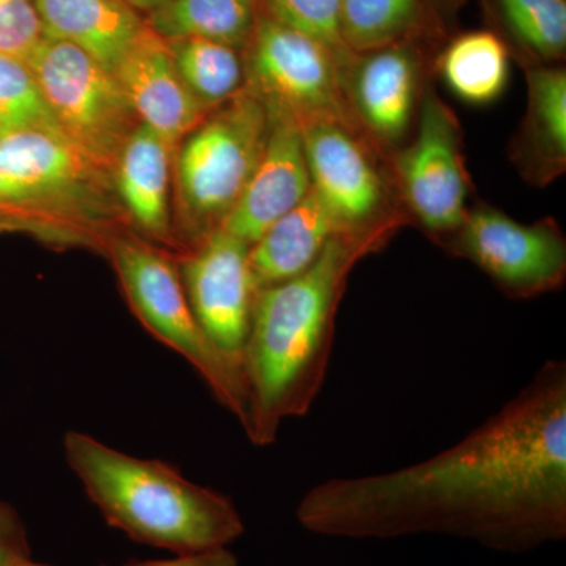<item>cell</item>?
<instances>
[{
	"label": "cell",
	"mask_w": 566,
	"mask_h": 566,
	"mask_svg": "<svg viewBox=\"0 0 566 566\" xmlns=\"http://www.w3.org/2000/svg\"><path fill=\"white\" fill-rule=\"evenodd\" d=\"M243 62L245 91L270 117L286 118L300 128L312 122H337L360 134L344 91L349 63L338 61L324 44L260 11Z\"/></svg>",
	"instance_id": "7"
},
{
	"label": "cell",
	"mask_w": 566,
	"mask_h": 566,
	"mask_svg": "<svg viewBox=\"0 0 566 566\" xmlns=\"http://www.w3.org/2000/svg\"><path fill=\"white\" fill-rule=\"evenodd\" d=\"M340 31L352 54L405 40L446 39L424 0H340Z\"/></svg>",
	"instance_id": "21"
},
{
	"label": "cell",
	"mask_w": 566,
	"mask_h": 566,
	"mask_svg": "<svg viewBox=\"0 0 566 566\" xmlns=\"http://www.w3.org/2000/svg\"><path fill=\"white\" fill-rule=\"evenodd\" d=\"M428 11L433 18L436 28L444 35L455 25L458 14L465 3V0H424Z\"/></svg>",
	"instance_id": "30"
},
{
	"label": "cell",
	"mask_w": 566,
	"mask_h": 566,
	"mask_svg": "<svg viewBox=\"0 0 566 566\" xmlns=\"http://www.w3.org/2000/svg\"><path fill=\"white\" fill-rule=\"evenodd\" d=\"M126 2L134 10L139 11V13L148 14L150 11L158 9L159 6H163L164 2H167V0H126Z\"/></svg>",
	"instance_id": "31"
},
{
	"label": "cell",
	"mask_w": 566,
	"mask_h": 566,
	"mask_svg": "<svg viewBox=\"0 0 566 566\" xmlns=\"http://www.w3.org/2000/svg\"><path fill=\"white\" fill-rule=\"evenodd\" d=\"M122 216L111 170L61 134L0 137V233L102 249Z\"/></svg>",
	"instance_id": "4"
},
{
	"label": "cell",
	"mask_w": 566,
	"mask_h": 566,
	"mask_svg": "<svg viewBox=\"0 0 566 566\" xmlns=\"http://www.w3.org/2000/svg\"><path fill=\"white\" fill-rule=\"evenodd\" d=\"M63 453L106 523L139 545L189 556L230 547L244 535L232 499L166 461L129 455L74 430L63 438Z\"/></svg>",
	"instance_id": "3"
},
{
	"label": "cell",
	"mask_w": 566,
	"mask_h": 566,
	"mask_svg": "<svg viewBox=\"0 0 566 566\" xmlns=\"http://www.w3.org/2000/svg\"><path fill=\"white\" fill-rule=\"evenodd\" d=\"M177 266L197 323L212 346L243 376L241 365L259 294L251 245L218 229L182 251Z\"/></svg>",
	"instance_id": "12"
},
{
	"label": "cell",
	"mask_w": 566,
	"mask_h": 566,
	"mask_svg": "<svg viewBox=\"0 0 566 566\" xmlns=\"http://www.w3.org/2000/svg\"><path fill=\"white\" fill-rule=\"evenodd\" d=\"M259 9L274 21L324 44L345 65L352 62L354 54L342 40L340 0H259Z\"/></svg>",
	"instance_id": "26"
},
{
	"label": "cell",
	"mask_w": 566,
	"mask_h": 566,
	"mask_svg": "<svg viewBox=\"0 0 566 566\" xmlns=\"http://www.w3.org/2000/svg\"><path fill=\"white\" fill-rule=\"evenodd\" d=\"M526 77V115L510 144V159L524 180L546 188L566 169V71L534 66Z\"/></svg>",
	"instance_id": "17"
},
{
	"label": "cell",
	"mask_w": 566,
	"mask_h": 566,
	"mask_svg": "<svg viewBox=\"0 0 566 566\" xmlns=\"http://www.w3.org/2000/svg\"><path fill=\"white\" fill-rule=\"evenodd\" d=\"M59 133L109 169L139 125L114 73L65 41H41L29 59Z\"/></svg>",
	"instance_id": "8"
},
{
	"label": "cell",
	"mask_w": 566,
	"mask_h": 566,
	"mask_svg": "<svg viewBox=\"0 0 566 566\" xmlns=\"http://www.w3.org/2000/svg\"><path fill=\"white\" fill-rule=\"evenodd\" d=\"M167 46L182 84L208 111L244 91L243 52L196 36L167 40Z\"/></svg>",
	"instance_id": "24"
},
{
	"label": "cell",
	"mask_w": 566,
	"mask_h": 566,
	"mask_svg": "<svg viewBox=\"0 0 566 566\" xmlns=\"http://www.w3.org/2000/svg\"><path fill=\"white\" fill-rule=\"evenodd\" d=\"M398 230L337 234L304 273L256 294L241 365V427L253 446L274 444L286 420L311 412L329 368L335 319L349 275Z\"/></svg>",
	"instance_id": "2"
},
{
	"label": "cell",
	"mask_w": 566,
	"mask_h": 566,
	"mask_svg": "<svg viewBox=\"0 0 566 566\" xmlns=\"http://www.w3.org/2000/svg\"><path fill=\"white\" fill-rule=\"evenodd\" d=\"M43 40L35 0H0V54L29 62Z\"/></svg>",
	"instance_id": "27"
},
{
	"label": "cell",
	"mask_w": 566,
	"mask_h": 566,
	"mask_svg": "<svg viewBox=\"0 0 566 566\" xmlns=\"http://www.w3.org/2000/svg\"><path fill=\"white\" fill-rule=\"evenodd\" d=\"M268 134L266 109L244 88L175 147L174 234L182 251L221 229L259 166Z\"/></svg>",
	"instance_id": "5"
},
{
	"label": "cell",
	"mask_w": 566,
	"mask_h": 566,
	"mask_svg": "<svg viewBox=\"0 0 566 566\" xmlns=\"http://www.w3.org/2000/svg\"><path fill=\"white\" fill-rule=\"evenodd\" d=\"M174 151L158 133L139 123L112 167L126 219L153 244H175Z\"/></svg>",
	"instance_id": "16"
},
{
	"label": "cell",
	"mask_w": 566,
	"mask_h": 566,
	"mask_svg": "<svg viewBox=\"0 0 566 566\" xmlns=\"http://www.w3.org/2000/svg\"><path fill=\"white\" fill-rule=\"evenodd\" d=\"M510 54L490 29L460 33L436 57V70L458 98L471 104L493 103L505 91Z\"/></svg>",
	"instance_id": "23"
},
{
	"label": "cell",
	"mask_w": 566,
	"mask_h": 566,
	"mask_svg": "<svg viewBox=\"0 0 566 566\" xmlns=\"http://www.w3.org/2000/svg\"><path fill=\"white\" fill-rule=\"evenodd\" d=\"M102 249L109 256L133 314L145 329L180 354L218 403L243 424V376L212 346L197 323L177 262L139 234L112 233Z\"/></svg>",
	"instance_id": "6"
},
{
	"label": "cell",
	"mask_w": 566,
	"mask_h": 566,
	"mask_svg": "<svg viewBox=\"0 0 566 566\" xmlns=\"http://www.w3.org/2000/svg\"><path fill=\"white\" fill-rule=\"evenodd\" d=\"M20 566H51V565H44V564H36V562L25 560L24 564H21Z\"/></svg>",
	"instance_id": "32"
},
{
	"label": "cell",
	"mask_w": 566,
	"mask_h": 566,
	"mask_svg": "<svg viewBox=\"0 0 566 566\" xmlns=\"http://www.w3.org/2000/svg\"><path fill=\"white\" fill-rule=\"evenodd\" d=\"M125 566H240L238 558L230 547L208 551V553L189 554V556H172L161 560L139 562Z\"/></svg>",
	"instance_id": "29"
},
{
	"label": "cell",
	"mask_w": 566,
	"mask_h": 566,
	"mask_svg": "<svg viewBox=\"0 0 566 566\" xmlns=\"http://www.w3.org/2000/svg\"><path fill=\"white\" fill-rule=\"evenodd\" d=\"M28 527L9 502L0 499V566H20L31 560Z\"/></svg>",
	"instance_id": "28"
},
{
	"label": "cell",
	"mask_w": 566,
	"mask_h": 566,
	"mask_svg": "<svg viewBox=\"0 0 566 566\" xmlns=\"http://www.w3.org/2000/svg\"><path fill=\"white\" fill-rule=\"evenodd\" d=\"M33 129L59 133L29 63L0 54V137Z\"/></svg>",
	"instance_id": "25"
},
{
	"label": "cell",
	"mask_w": 566,
	"mask_h": 566,
	"mask_svg": "<svg viewBox=\"0 0 566 566\" xmlns=\"http://www.w3.org/2000/svg\"><path fill=\"white\" fill-rule=\"evenodd\" d=\"M114 74L142 125L174 148L211 112L182 84L167 41L147 24Z\"/></svg>",
	"instance_id": "15"
},
{
	"label": "cell",
	"mask_w": 566,
	"mask_h": 566,
	"mask_svg": "<svg viewBox=\"0 0 566 566\" xmlns=\"http://www.w3.org/2000/svg\"><path fill=\"white\" fill-rule=\"evenodd\" d=\"M259 14V0H167L144 20L166 41L196 36L243 52Z\"/></svg>",
	"instance_id": "22"
},
{
	"label": "cell",
	"mask_w": 566,
	"mask_h": 566,
	"mask_svg": "<svg viewBox=\"0 0 566 566\" xmlns=\"http://www.w3.org/2000/svg\"><path fill=\"white\" fill-rule=\"evenodd\" d=\"M296 520L326 538L453 536L506 554L564 542L565 360H546L512 400L438 455L311 488Z\"/></svg>",
	"instance_id": "1"
},
{
	"label": "cell",
	"mask_w": 566,
	"mask_h": 566,
	"mask_svg": "<svg viewBox=\"0 0 566 566\" xmlns=\"http://www.w3.org/2000/svg\"><path fill=\"white\" fill-rule=\"evenodd\" d=\"M433 41L405 40L354 54L344 74L346 103L364 139L392 155L411 132Z\"/></svg>",
	"instance_id": "13"
},
{
	"label": "cell",
	"mask_w": 566,
	"mask_h": 566,
	"mask_svg": "<svg viewBox=\"0 0 566 566\" xmlns=\"http://www.w3.org/2000/svg\"><path fill=\"white\" fill-rule=\"evenodd\" d=\"M490 31L521 66L560 65L566 55V0H480Z\"/></svg>",
	"instance_id": "20"
},
{
	"label": "cell",
	"mask_w": 566,
	"mask_h": 566,
	"mask_svg": "<svg viewBox=\"0 0 566 566\" xmlns=\"http://www.w3.org/2000/svg\"><path fill=\"white\" fill-rule=\"evenodd\" d=\"M346 233L314 189L251 245L253 279L260 290L304 273L333 238Z\"/></svg>",
	"instance_id": "19"
},
{
	"label": "cell",
	"mask_w": 566,
	"mask_h": 566,
	"mask_svg": "<svg viewBox=\"0 0 566 566\" xmlns=\"http://www.w3.org/2000/svg\"><path fill=\"white\" fill-rule=\"evenodd\" d=\"M311 189L300 126L286 118L270 117V134L259 166L221 229L252 245L303 202Z\"/></svg>",
	"instance_id": "14"
},
{
	"label": "cell",
	"mask_w": 566,
	"mask_h": 566,
	"mask_svg": "<svg viewBox=\"0 0 566 566\" xmlns=\"http://www.w3.org/2000/svg\"><path fill=\"white\" fill-rule=\"evenodd\" d=\"M44 39L65 41L115 73L145 29L126 0H35Z\"/></svg>",
	"instance_id": "18"
},
{
	"label": "cell",
	"mask_w": 566,
	"mask_h": 566,
	"mask_svg": "<svg viewBox=\"0 0 566 566\" xmlns=\"http://www.w3.org/2000/svg\"><path fill=\"white\" fill-rule=\"evenodd\" d=\"M312 189L346 233L395 227L409 216L398 210L379 153L342 123L312 122L301 128Z\"/></svg>",
	"instance_id": "11"
},
{
	"label": "cell",
	"mask_w": 566,
	"mask_h": 566,
	"mask_svg": "<svg viewBox=\"0 0 566 566\" xmlns=\"http://www.w3.org/2000/svg\"><path fill=\"white\" fill-rule=\"evenodd\" d=\"M415 137L390 155L394 186L409 219L441 241L455 232L468 212L471 180L457 115L428 85L417 111Z\"/></svg>",
	"instance_id": "9"
},
{
	"label": "cell",
	"mask_w": 566,
	"mask_h": 566,
	"mask_svg": "<svg viewBox=\"0 0 566 566\" xmlns=\"http://www.w3.org/2000/svg\"><path fill=\"white\" fill-rule=\"evenodd\" d=\"M439 244L474 263L512 300L558 292L566 282V238L553 218L523 223L480 203Z\"/></svg>",
	"instance_id": "10"
}]
</instances>
